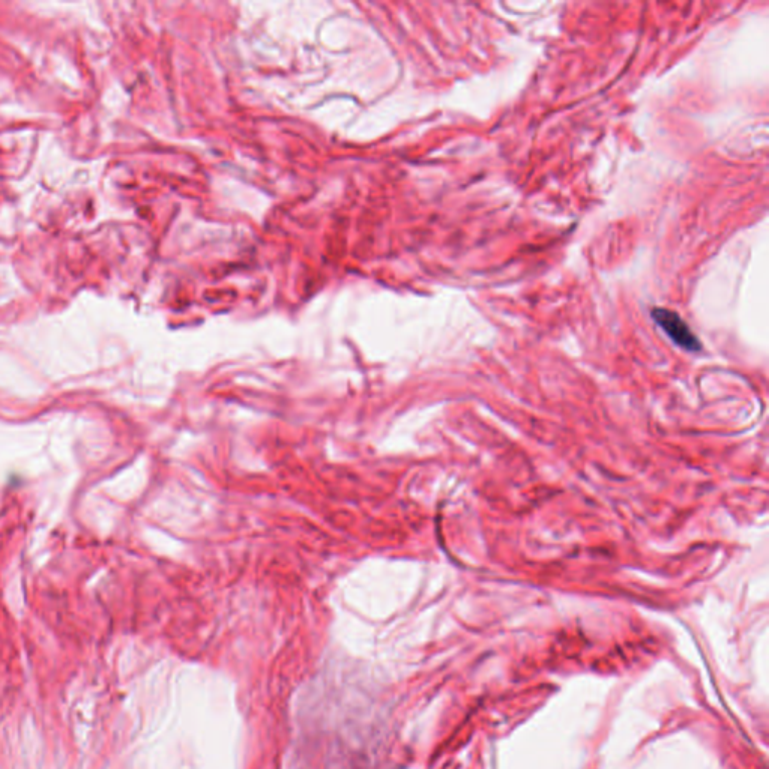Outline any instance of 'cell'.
Returning <instances> with one entry per match:
<instances>
[{
    "mask_svg": "<svg viewBox=\"0 0 769 769\" xmlns=\"http://www.w3.org/2000/svg\"><path fill=\"white\" fill-rule=\"evenodd\" d=\"M652 317H654L655 323L669 335L670 340L676 346L682 347V349L688 350V352L700 350L699 338L693 334L690 326L682 320L678 313L667 310V308H654L652 310Z\"/></svg>",
    "mask_w": 769,
    "mask_h": 769,
    "instance_id": "1",
    "label": "cell"
}]
</instances>
